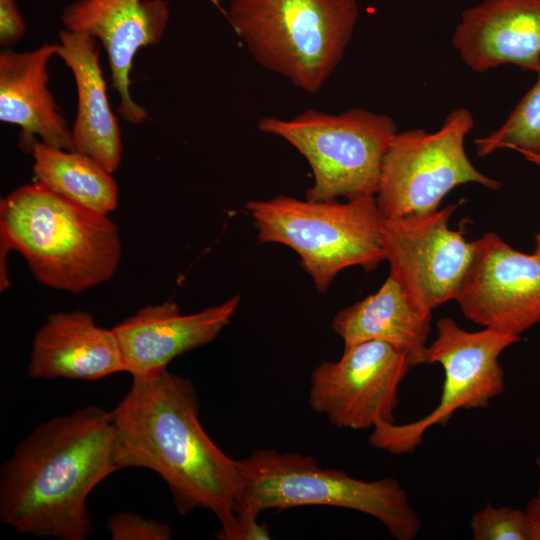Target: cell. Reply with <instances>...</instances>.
Here are the masks:
<instances>
[{
    "instance_id": "277c9868",
    "label": "cell",
    "mask_w": 540,
    "mask_h": 540,
    "mask_svg": "<svg viewBox=\"0 0 540 540\" xmlns=\"http://www.w3.org/2000/svg\"><path fill=\"white\" fill-rule=\"evenodd\" d=\"M237 465L236 514L259 516L268 509L322 505L367 514L397 540H413L421 529L407 492L395 478L362 480L322 468L312 456L274 449H257Z\"/></svg>"
},
{
    "instance_id": "7402d4cb",
    "label": "cell",
    "mask_w": 540,
    "mask_h": 540,
    "mask_svg": "<svg viewBox=\"0 0 540 540\" xmlns=\"http://www.w3.org/2000/svg\"><path fill=\"white\" fill-rule=\"evenodd\" d=\"M473 540H527L525 511L487 503L470 521Z\"/></svg>"
},
{
    "instance_id": "ac0fdd59",
    "label": "cell",
    "mask_w": 540,
    "mask_h": 540,
    "mask_svg": "<svg viewBox=\"0 0 540 540\" xmlns=\"http://www.w3.org/2000/svg\"><path fill=\"white\" fill-rule=\"evenodd\" d=\"M58 39L56 56L70 69L77 91L76 116L71 128L74 150L114 173L121 163L123 145L99 63L97 40L65 28L59 32Z\"/></svg>"
},
{
    "instance_id": "9c48e42d",
    "label": "cell",
    "mask_w": 540,
    "mask_h": 540,
    "mask_svg": "<svg viewBox=\"0 0 540 540\" xmlns=\"http://www.w3.org/2000/svg\"><path fill=\"white\" fill-rule=\"evenodd\" d=\"M436 329V338L428 345L427 364H440L444 370L439 404L410 423L378 424L368 438L373 448L394 455L412 453L429 428L446 426L459 409L485 408L503 393L505 374L499 356L520 336L491 328L469 332L450 317L438 320Z\"/></svg>"
},
{
    "instance_id": "30bf717a",
    "label": "cell",
    "mask_w": 540,
    "mask_h": 540,
    "mask_svg": "<svg viewBox=\"0 0 540 540\" xmlns=\"http://www.w3.org/2000/svg\"><path fill=\"white\" fill-rule=\"evenodd\" d=\"M344 346L337 361H324L311 373V409L338 428L362 430L395 423L398 388L412 367L408 356L375 340Z\"/></svg>"
},
{
    "instance_id": "7a4b0ae2",
    "label": "cell",
    "mask_w": 540,
    "mask_h": 540,
    "mask_svg": "<svg viewBox=\"0 0 540 540\" xmlns=\"http://www.w3.org/2000/svg\"><path fill=\"white\" fill-rule=\"evenodd\" d=\"M111 411L88 405L39 424L0 470V520L20 533L85 540L87 498L117 472Z\"/></svg>"
},
{
    "instance_id": "5b68a950",
    "label": "cell",
    "mask_w": 540,
    "mask_h": 540,
    "mask_svg": "<svg viewBox=\"0 0 540 540\" xmlns=\"http://www.w3.org/2000/svg\"><path fill=\"white\" fill-rule=\"evenodd\" d=\"M358 17L356 0H229L227 9L254 60L307 93L342 61Z\"/></svg>"
},
{
    "instance_id": "7c38bea8",
    "label": "cell",
    "mask_w": 540,
    "mask_h": 540,
    "mask_svg": "<svg viewBox=\"0 0 540 540\" xmlns=\"http://www.w3.org/2000/svg\"><path fill=\"white\" fill-rule=\"evenodd\" d=\"M455 300L468 320L520 336L540 322V256L485 233L473 241V256Z\"/></svg>"
},
{
    "instance_id": "ba28073f",
    "label": "cell",
    "mask_w": 540,
    "mask_h": 540,
    "mask_svg": "<svg viewBox=\"0 0 540 540\" xmlns=\"http://www.w3.org/2000/svg\"><path fill=\"white\" fill-rule=\"evenodd\" d=\"M473 126L471 112L460 107L435 132H396L385 152L375 195L385 218L437 211L443 198L461 184L501 187L500 181L478 171L466 154L464 142Z\"/></svg>"
},
{
    "instance_id": "44dd1931",
    "label": "cell",
    "mask_w": 540,
    "mask_h": 540,
    "mask_svg": "<svg viewBox=\"0 0 540 540\" xmlns=\"http://www.w3.org/2000/svg\"><path fill=\"white\" fill-rule=\"evenodd\" d=\"M535 84L521 98L504 123L488 136L475 140L476 155L487 156L501 148L540 157V67Z\"/></svg>"
},
{
    "instance_id": "d6986e66",
    "label": "cell",
    "mask_w": 540,
    "mask_h": 540,
    "mask_svg": "<svg viewBox=\"0 0 540 540\" xmlns=\"http://www.w3.org/2000/svg\"><path fill=\"white\" fill-rule=\"evenodd\" d=\"M431 320L432 312L415 308L389 273L375 293L340 310L331 327L344 345L370 340L385 342L405 352L414 367L427 364Z\"/></svg>"
},
{
    "instance_id": "8992f818",
    "label": "cell",
    "mask_w": 540,
    "mask_h": 540,
    "mask_svg": "<svg viewBox=\"0 0 540 540\" xmlns=\"http://www.w3.org/2000/svg\"><path fill=\"white\" fill-rule=\"evenodd\" d=\"M245 209L257 229L258 240L295 251L320 293L326 292L344 269L360 266L371 271L385 260V217L375 196L339 202L278 195L250 200Z\"/></svg>"
},
{
    "instance_id": "484cf974",
    "label": "cell",
    "mask_w": 540,
    "mask_h": 540,
    "mask_svg": "<svg viewBox=\"0 0 540 540\" xmlns=\"http://www.w3.org/2000/svg\"><path fill=\"white\" fill-rule=\"evenodd\" d=\"M524 511L528 520L527 540H540V496L532 498Z\"/></svg>"
},
{
    "instance_id": "603a6c76",
    "label": "cell",
    "mask_w": 540,
    "mask_h": 540,
    "mask_svg": "<svg viewBox=\"0 0 540 540\" xmlns=\"http://www.w3.org/2000/svg\"><path fill=\"white\" fill-rule=\"evenodd\" d=\"M106 529L113 540H170L173 537L169 525L132 511L112 515Z\"/></svg>"
},
{
    "instance_id": "9a60e30c",
    "label": "cell",
    "mask_w": 540,
    "mask_h": 540,
    "mask_svg": "<svg viewBox=\"0 0 540 540\" xmlns=\"http://www.w3.org/2000/svg\"><path fill=\"white\" fill-rule=\"evenodd\" d=\"M452 46L473 71L540 67V0H483L462 12Z\"/></svg>"
},
{
    "instance_id": "e0dca14e",
    "label": "cell",
    "mask_w": 540,
    "mask_h": 540,
    "mask_svg": "<svg viewBox=\"0 0 540 540\" xmlns=\"http://www.w3.org/2000/svg\"><path fill=\"white\" fill-rule=\"evenodd\" d=\"M57 43L28 51L0 53V120L21 130V146L39 140L52 147L74 150L72 130L48 87V64Z\"/></svg>"
},
{
    "instance_id": "52a82bcc",
    "label": "cell",
    "mask_w": 540,
    "mask_h": 540,
    "mask_svg": "<svg viewBox=\"0 0 540 540\" xmlns=\"http://www.w3.org/2000/svg\"><path fill=\"white\" fill-rule=\"evenodd\" d=\"M258 128L286 140L305 157L314 177L306 198L318 201L375 196L385 152L398 131L392 117L362 108L339 114L308 109L291 119L263 117Z\"/></svg>"
},
{
    "instance_id": "ffe728a7",
    "label": "cell",
    "mask_w": 540,
    "mask_h": 540,
    "mask_svg": "<svg viewBox=\"0 0 540 540\" xmlns=\"http://www.w3.org/2000/svg\"><path fill=\"white\" fill-rule=\"evenodd\" d=\"M28 151L33 158L35 181L50 191L102 214L117 207V182L93 158L39 140L33 141Z\"/></svg>"
},
{
    "instance_id": "83f0119b",
    "label": "cell",
    "mask_w": 540,
    "mask_h": 540,
    "mask_svg": "<svg viewBox=\"0 0 540 540\" xmlns=\"http://www.w3.org/2000/svg\"><path fill=\"white\" fill-rule=\"evenodd\" d=\"M524 158L529 161V162H532L536 165H539L540 166V157L538 156H533V155H524Z\"/></svg>"
},
{
    "instance_id": "8fae6325",
    "label": "cell",
    "mask_w": 540,
    "mask_h": 540,
    "mask_svg": "<svg viewBox=\"0 0 540 540\" xmlns=\"http://www.w3.org/2000/svg\"><path fill=\"white\" fill-rule=\"evenodd\" d=\"M450 204L427 214L385 218L382 243L390 274L411 304L430 313L455 300L473 256V241L449 227L457 208Z\"/></svg>"
},
{
    "instance_id": "4fadbf2b",
    "label": "cell",
    "mask_w": 540,
    "mask_h": 540,
    "mask_svg": "<svg viewBox=\"0 0 540 540\" xmlns=\"http://www.w3.org/2000/svg\"><path fill=\"white\" fill-rule=\"evenodd\" d=\"M169 18L164 0H75L60 15L65 29L86 33L101 43L119 97L117 111L130 124L148 117L130 91L135 56L162 40Z\"/></svg>"
},
{
    "instance_id": "4316f807",
    "label": "cell",
    "mask_w": 540,
    "mask_h": 540,
    "mask_svg": "<svg viewBox=\"0 0 540 540\" xmlns=\"http://www.w3.org/2000/svg\"><path fill=\"white\" fill-rule=\"evenodd\" d=\"M534 253L540 256V231L535 236Z\"/></svg>"
},
{
    "instance_id": "cb8c5ba5",
    "label": "cell",
    "mask_w": 540,
    "mask_h": 540,
    "mask_svg": "<svg viewBox=\"0 0 540 540\" xmlns=\"http://www.w3.org/2000/svg\"><path fill=\"white\" fill-rule=\"evenodd\" d=\"M26 23L16 0H0V44L10 47L26 33Z\"/></svg>"
},
{
    "instance_id": "3957f363",
    "label": "cell",
    "mask_w": 540,
    "mask_h": 540,
    "mask_svg": "<svg viewBox=\"0 0 540 540\" xmlns=\"http://www.w3.org/2000/svg\"><path fill=\"white\" fill-rule=\"evenodd\" d=\"M20 253L38 282L80 293L108 281L122 254L108 217L50 191L25 184L0 202V287H9L6 256Z\"/></svg>"
},
{
    "instance_id": "d4e9b609",
    "label": "cell",
    "mask_w": 540,
    "mask_h": 540,
    "mask_svg": "<svg viewBox=\"0 0 540 540\" xmlns=\"http://www.w3.org/2000/svg\"><path fill=\"white\" fill-rule=\"evenodd\" d=\"M258 516L236 514L233 529L227 540H267L271 539L269 528L257 520Z\"/></svg>"
},
{
    "instance_id": "2e32d148",
    "label": "cell",
    "mask_w": 540,
    "mask_h": 540,
    "mask_svg": "<svg viewBox=\"0 0 540 540\" xmlns=\"http://www.w3.org/2000/svg\"><path fill=\"white\" fill-rule=\"evenodd\" d=\"M118 372L125 364L116 335L90 312L52 313L35 333L28 362L33 379L95 381Z\"/></svg>"
},
{
    "instance_id": "5bb4252c",
    "label": "cell",
    "mask_w": 540,
    "mask_h": 540,
    "mask_svg": "<svg viewBox=\"0 0 540 540\" xmlns=\"http://www.w3.org/2000/svg\"><path fill=\"white\" fill-rule=\"evenodd\" d=\"M240 303L235 295L215 306L183 314L177 303L148 305L116 324L125 372L139 377L166 369L177 356L212 342Z\"/></svg>"
},
{
    "instance_id": "f1b7e54d",
    "label": "cell",
    "mask_w": 540,
    "mask_h": 540,
    "mask_svg": "<svg viewBox=\"0 0 540 540\" xmlns=\"http://www.w3.org/2000/svg\"><path fill=\"white\" fill-rule=\"evenodd\" d=\"M536 464L540 471V456L536 458ZM537 496H540V476H539V483H538V489H537Z\"/></svg>"
},
{
    "instance_id": "6da1fadb",
    "label": "cell",
    "mask_w": 540,
    "mask_h": 540,
    "mask_svg": "<svg viewBox=\"0 0 540 540\" xmlns=\"http://www.w3.org/2000/svg\"><path fill=\"white\" fill-rule=\"evenodd\" d=\"M111 413L120 469L138 467L157 473L179 514L209 510L221 525L217 538L227 540L236 518L237 460L203 428L193 383L167 368L132 377L128 393Z\"/></svg>"
}]
</instances>
